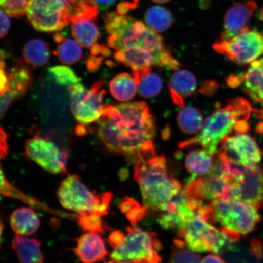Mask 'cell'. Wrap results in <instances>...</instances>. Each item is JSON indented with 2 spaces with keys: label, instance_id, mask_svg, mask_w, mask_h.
<instances>
[{
  "label": "cell",
  "instance_id": "cell-1",
  "mask_svg": "<svg viewBox=\"0 0 263 263\" xmlns=\"http://www.w3.org/2000/svg\"><path fill=\"white\" fill-rule=\"evenodd\" d=\"M98 134L108 150L137 163L155 155V125L145 102L105 107Z\"/></svg>",
  "mask_w": 263,
  "mask_h": 263
},
{
  "label": "cell",
  "instance_id": "cell-2",
  "mask_svg": "<svg viewBox=\"0 0 263 263\" xmlns=\"http://www.w3.org/2000/svg\"><path fill=\"white\" fill-rule=\"evenodd\" d=\"M104 25L108 46L118 62L133 70L153 66L178 70L180 63L164 47L162 38L142 22L112 12L105 16Z\"/></svg>",
  "mask_w": 263,
  "mask_h": 263
},
{
  "label": "cell",
  "instance_id": "cell-3",
  "mask_svg": "<svg viewBox=\"0 0 263 263\" xmlns=\"http://www.w3.org/2000/svg\"><path fill=\"white\" fill-rule=\"evenodd\" d=\"M134 179L140 186L144 205L155 211L165 210L182 190L178 181L170 175L165 157L156 154L136 163Z\"/></svg>",
  "mask_w": 263,
  "mask_h": 263
},
{
  "label": "cell",
  "instance_id": "cell-4",
  "mask_svg": "<svg viewBox=\"0 0 263 263\" xmlns=\"http://www.w3.org/2000/svg\"><path fill=\"white\" fill-rule=\"evenodd\" d=\"M252 111L251 105L245 99L230 100L224 107L214 111L206 118L196 137L181 143L180 147L185 149L201 146L214 156L222 141L235 130L236 124L248 121Z\"/></svg>",
  "mask_w": 263,
  "mask_h": 263
},
{
  "label": "cell",
  "instance_id": "cell-5",
  "mask_svg": "<svg viewBox=\"0 0 263 263\" xmlns=\"http://www.w3.org/2000/svg\"><path fill=\"white\" fill-rule=\"evenodd\" d=\"M108 240L114 248L110 262H158L162 260L159 255L162 246L156 233L133 226L128 228L126 235L115 231Z\"/></svg>",
  "mask_w": 263,
  "mask_h": 263
},
{
  "label": "cell",
  "instance_id": "cell-6",
  "mask_svg": "<svg viewBox=\"0 0 263 263\" xmlns=\"http://www.w3.org/2000/svg\"><path fill=\"white\" fill-rule=\"evenodd\" d=\"M59 202L65 209L78 215H106L112 197L110 192L97 193L88 189L77 175L69 174L57 192Z\"/></svg>",
  "mask_w": 263,
  "mask_h": 263
},
{
  "label": "cell",
  "instance_id": "cell-7",
  "mask_svg": "<svg viewBox=\"0 0 263 263\" xmlns=\"http://www.w3.org/2000/svg\"><path fill=\"white\" fill-rule=\"evenodd\" d=\"M82 0H29L26 14L36 30L53 32L70 24Z\"/></svg>",
  "mask_w": 263,
  "mask_h": 263
},
{
  "label": "cell",
  "instance_id": "cell-8",
  "mask_svg": "<svg viewBox=\"0 0 263 263\" xmlns=\"http://www.w3.org/2000/svg\"><path fill=\"white\" fill-rule=\"evenodd\" d=\"M206 210V206L203 205L197 209L193 218L179 232L178 236L194 252H212L218 254L228 243L233 242L224 230L210 224Z\"/></svg>",
  "mask_w": 263,
  "mask_h": 263
},
{
  "label": "cell",
  "instance_id": "cell-9",
  "mask_svg": "<svg viewBox=\"0 0 263 263\" xmlns=\"http://www.w3.org/2000/svg\"><path fill=\"white\" fill-rule=\"evenodd\" d=\"M211 222H219L224 228L238 234L254 231L261 220L255 206L235 198H219L209 204Z\"/></svg>",
  "mask_w": 263,
  "mask_h": 263
},
{
  "label": "cell",
  "instance_id": "cell-10",
  "mask_svg": "<svg viewBox=\"0 0 263 263\" xmlns=\"http://www.w3.org/2000/svg\"><path fill=\"white\" fill-rule=\"evenodd\" d=\"M104 82H95L90 89L80 83L68 90L71 96V107L75 119L81 124H90L100 120L103 114V103L106 90Z\"/></svg>",
  "mask_w": 263,
  "mask_h": 263
},
{
  "label": "cell",
  "instance_id": "cell-11",
  "mask_svg": "<svg viewBox=\"0 0 263 263\" xmlns=\"http://www.w3.org/2000/svg\"><path fill=\"white\" fill-rule=\"evenodd\" d=\"M213 48L236 64H251L263 55V35L248 29L228 40L216 42Z\"/></svg>",
  "mask_w": 263,
  "mask_h": 263
},
{
  "label": "cell",
  "instance_id": "cell-12",
  "mask_svg": "<svg viewBox=\"0 0 263 263\" xmlns=\"http://www.w3.org/2000/svg\"><path fill=\"white\" fill-rule=\"evenodd\" d=\"M25 156L47 172L54 174L67 173L68 154L57 144L40 135L26 140Z\"/></svg>",
  "mask_w": 263,
  "mask_h": 263
},
{
  "label": "cell",
  "instance_id": "cell-13",
  "mask_svg": "<svg viewBox=\"0 0 263 263\" xmlns=\"http://www.w3.org/2000/svg\"><path fill=\"white\" fill-rule=\"evenodd\" d=\"M230 198L251 203L263 208V166H245L242 172L231 180Z\"/></svg>",
  "mask_w": 263,
  "mask_h": 263
},
{
  "label": "cell",
  "instance_id": "cell-14",
  "mask_svg": "<svg viewBox=\"0 0 263 263\" xmlns=\"http://www.w3.org/2000/svg\"><path fill=\"white\" fill-rule=\"evenodd\" d=\"M219 149V158L233 161L245 166L260 163L262 153L255 140L246 133L228 136Z\"/></svg>",
  "mask_w": 263,
  "mask_h": 263
},
{
  "label": "cell",
  "instance_id": "cell-15",
  "mask_svg": "<svg viewBox=\"0 0 263 263\" xmlns=\"http://www.w3.org/2000/svg\"><path fill=\"white\" fill-rule=\"evenodd\" d=\"M197 209L182 190L167 208L160 212L157 221L164 229L180 232L193 218Z\"/></svg>",
  "mask_w": 263,
  "mask_h": 263
},
{
  "label": "cell",
  "instance_id": "cell-16",
  "mask_svg": "<svg viewBox=\"0 0 263 263\" xmlns=\"http://www.w3.org/2000/svg\"><path fill=\"white\" fill-rule=\"evenodd\" d=\"M257 4L253 0L235 3L226 13L221 40H228L239 33L248 30V25L254 15Z\"/></svg>",
  "mask_w": 263,
  "mask_h": 263
},
{
  "label": "cell",
  "instance_id": "cell-17",
  "mask_svg": "<svg viewBox=\"0 0 263 263\" xmlns=\"http://www.w3.org/2000/svg\"><path fill=\"white\" fill-rule=\"evenodd\" d=\"M74 252L81 261L87 263L104 261L108 254L103 239L93 232L85 233L77 239Z\"/></svg>",
  "mask_w": 263,
  "mask_h": 263
},
{
  "label": "cell",
  "instance_id": "cell-18",
  "mask_svg": "<svg viewBox=\"0 0 263 263\" xmlns=\"http://www.w3.org/2000/svg\"><path fill=\"white\" fill-rule=\"evenodd\" d=\"M196 87V79L191 72L183 70L176 71L170 81L171 97L174 103L180 107H184L185 98L194 93Z\"/></svg>",
  "mask_w": 263,
  "mask_h": 263
},
{
  "label": "cell",
  "instance_id": "cell-19",
  "mask_svg": "<svg viewBox=\"0 0 263 263\" xmlns=\"http://www.w3.org/2000/svg\"><path fill=\"white\" fill-rule=\"evenodd\" d=\"M41 245L37 239L16 234L12 240L11 247L17 255L20 262L42 263L44 261V256Z\"/></svg>",
  "mask_w": 263,
  "mask_h": 263
},
{
  "label": "cell",
  "instance_id": "cell-20",
  "mask_svg": "<svg viewBox=\"0 0 263 263\" xmlns=\"http://www.w3.org/2000/svg\"><path fill=\"white\" fill-rule=\"evenodd\" d=\"M244 89L255 102L263 101V58L252 62L242 78Z\"/></svg>",
  "mask_w": 263,
  "mask_h": 263
},
{
  "label": "cell",
  "instance_id": "cell-21",
  "mask_svg": "<svg viewBox=\"0 0 263 263\" xmlns=\"http://www.w3.org/2000/svg\"><path fill=\"white\" fill-rule=\"evenodd\" d=\"M8 75L9 92L15 99L24 97L34 82L31 70L27 66L20 62L10 69Z\"/></svg>",
  "mask_w": 263,
  "mask_h": 263
},
{
  "label": "cell",
  "instance_id": "cell-22",
  "mask_svg": "<svg viewBox=\"0 0 263 263\" xmlns=\"http://www.w3.org/2000/svg\"><path fill=\"white\" fill-rule=\"evenodd\" d=\"M10 223L16 234L28 236L34 234L40 226V219L34 210L22 207L12 213Z\"/></svg>",
  "mask_w": 263,
  "mask_h": 263
},
{
  "label": "cell",
  "instance_id": "cell-23",
  "mask_svg": "<svg viewBox=\"0 0 263 263\" xmlns=\"http://www.w3.org/2000/svg\"><path fill=\"white\" fill-rule=\"evenodd\" d=\"M133 74L140 96L152 98L162 91V81L159 76L151 71V67L133 70Z\"/></svg>",
  "mask_w": 263,
  "mask_h": 263
},
{
  "label": "cell",
  "instance_id": "cell-24",
  "mask_svg": "<svg viewBox=\"0 0 263 263\" xmlns=\"http://www.w3.org/2000/svg\"><path fill=\"white\" fill-rule=\"evenodd\" d=\"M211 154L205 149L191 151L185 159L186 168L192 174V179H195L197 176L208 175L212 172L215 165Z\"/></svg>",
  "mask_w": 263,
  "mask_h": 263
},
{
  "label": "cell",
  "instance_id": "cell-25",
  "mask_svg": "<svg viewBox=\"0 0 263 263\" xmlns=\"http://www.w3.org/2000/svg\"><path fill=\"white\" fill-rule=\"evenodd\" d=\"M72 23V34L81 47L91 48L97 44L100 37V31L93 21L80 19Z\"/></svg>",
  "mask_w": 263,
  "mask_h": 263
},
{
  "label": "cell",
  "instance_id": "cell-26",
  "mask_svg": "<svg viewBox=\"0 0 263 263\" xmlns=\"http://www.w3.org/2000/svg\"><path fill=\"white\" fill-rule=\"evenodd\" d=\"M51 51L47 42L40 39L29 41L23 49V57L26 63L32 67H43L48 63Z\"/></svg>",
  "mask_w": 263,
  "mask_h": 263
},
{
  "label": "cell",
  "instance_id": "cell-27",
  "mask_svg": "<svg viewBox=\"0 0 263 263\" xmlns=\"http://www.w3.org/2000/svg\"><path fill=\"white\" fill-rule=\"evenodd\" d=\"M54 41L58 44L55 54L62 63L73 65L80 61L82 49L81 45L77 41L66 38L61 34H55Z\"/></svg>",
  "mask_w": 263,
  "mask_h": 263
},
{
  "label": "cell",
  "instance_id": "cell-28",
  "mask_svg": "<svg viewBox=\"0 0 263 263\" xmlns=\"http://www.w3.org/2000/svg\"><path fill=\"white\" fill-rule=\"evenodd\" d=\"M109 88L111 95L120 101L132 100L137 91V85L134 77L128 73L117 75L110 81Z\"/></svg>",
  "mask_w": 263,
  "mask_h": 263
},
{
  "label": "cell",
  "instance_id": "cell-29",
  "mask_svg": "<svg viewBox=\"0 0 263 263\" xmlns=\"http://www.w3.org/2000/svg\"><path fill=\"white\" fill-rule=\"evenodd\" d=\"M177 123L181 130L187 134H197L203 126V117L196 108H183L177 116Z\"/></svg>",
  "mask_w": 263,
  "mask_h": 263
},
{
  "label": "cell",
  "instance_id": "cell-30",
  "mask_svg": "<svg viewBox=\"0 0 263 263\" xmlns=\"http://www.w3.org/2000/svg\"><path fill=\"white\" fill-rule=\"evenodd\" d=\"M145 21L153 30L156 32H163L172 25L173 17L169 10L162 6H154L147 10Z\"/></svg>",
  "mask_w": 263,
  "mask_h": 263
},
{
  "label": "cell",
  "instance_id": "cell-31",
  "mask_svg": "<svg viewBox=\"0 0 263 263\" xmlns=\"http://www.w3.org/2000/svg\"><path fill=\"white\" fill-rule=\"evenodd\" d=\"M0 195L18 199L35 208L42 209L44 207V205L38 202L37 200L25 195L11 185L6 179L1 165H0Z\"/></svg>",
  "mask_w": 263,
  "mask_h": 263
},
{
  "label": "cell",
  "instance_id": "cell-32",
  "mask_svg": "<svg viewBox=\"0 0 263 263\" xmlns=\"http://www.w3.org/2000/svg\"><path fill=\"white\" fill-rule=\"evenodd\" d=\"M49 75L55 83L70 89L76 85L81 83V79L73 70L66 66H55L49 68Z\"/></svg>",
  "mask_w": 263,
  "mask_h": 263
},
{
  "label": "cell",
  "instance_id": "cell-33",
  "mask_svg": "<svg viewBox=\"0 0 263 263\" xmlns=\"http://www.w3.org/2000/svg\"><path fill=\"white\" fill-rule=\"evenodd\" d=\"M186 246L185 242L181 239L174 240L170 261L172 262H201V256L192 251L188 247L186 248Z\"/></svg>",
  "mask_w": 263,
  "mask_h": 263
},
{
  "label": "cell",
  "instance_id": "cell-34",
  "mask_svg": "<svg viewBox=\"0 0 263 263\" xmlns=\"http://www.w3.org/2000/svg\"><path fill=\"white\" fill-rule=\"evenodd\" d=\"M29 0H0V8L11 17L18 18L26 14Z\"/></svg>",
  "mask_w": 263,
  "mask_h": 263
},
{
  "label": "cell",
  "instance_id": "cell-35",
  "mask_svg": "<svg viewBox=\"0 0 263 263\" xmlns=\"http://www.w3.org/2000/svg\"><path fill=\"white\" fill-rule=\"evenodd\" d=\"M78 221L81 228L89 232L101 234L105 228L101 220V216L97 215H79Z\"/></svg>",
  "mask_w": 263,
  "mask_h": 263
},
{
  "label": "cell",
  "instance_id": "cell-36",
  "mask_svg": "<svg viewBox=\"0 0 263 263\" xmlns=\"http://www.w3.org/2000/svg\"><path fill=\"white\" fill-rule=\"evenodd\" d=\"M9 91V78L8 72L6 71L5 62L0 60V95H5Z\"/></svg>",
  "mask_w": 263,
  "mask_h": 263
},
{
  "label": "cell",
  "instance_id": "cell-37",
  "mask_svg": "<svg viewBox=\"0 0 263 263\" xmlns=\"http://www.w3.org/2000/svg\"><path fill=\"white\" fill-rule=\"evenodd\" d=\"M9 16L4 10L0 8V38L4 37L9 31L11 27Z\"/></svg>",
  "mask_w": 263,
  "mask_h": 263
},
{
  "label": "cell",
  "instance_id": "cell-38",
  "mask_svg": "<svg viewBox=\"0 0 263 263\" xmlns=\"http://www.w3.org/2000/svg\"><path fill=\"white\" fill-rule=\"evenodd\" d=\"M14 99L9 91L5 95H0V119L4 116Z\"/></svg>",
  "mask_w": 263,
  "mask_h": 263
},
{
  "label": "cell",
  "instance_id": "cell-39",
  "mask_svg": "<svg viewBox=\"0 0 263 263\" xmlns=\"http://www.w3.org/2000/svg\"><path fill=\"white\" fill-rule=\"evenodd\" d=\"M7 138L5 131L0 127V160L7 155L8 153Z\"/></svg>",
  "mask_w": 263,
  "mask_h": 263
},
{
  "label": "cell",
  "instance_id": "cell-40",
  "mask_svg": "<svg viewBox=\"0 0 263 263\" xmlns=\"http://www.w3.org/2000/svg\"><path fill=\"white\" fill-rule=\"evenodd\" d=\"M95 4L98 6V9L107 10L112 6L117 0H93Z\"/></svg>",
  "mask_w": 263,
  "mask_h": 263
},
{
  "label": "cell",
  "instance_id": "cell-41",
  "mask_svg": "<svg viewBox=\"0 0 263 263\" xmlns=\"http://www.w3.org/2000/svg\"><path fill=\"white\" fill-rule=\"evenodd\" d=\"M252 250L256 257L259 258L262 256L263 247L261 243L259 242L258 240L253 241L252 243Z\"/></svg>",
  "mask_w": 263,
  "mask_h": 263
},
{
  "label": "cell",
  "instance_id": "cell-42",
  "mask_svg": "<svg viewBox=\"0 0 263 263\" xmlns=\"http://www.w3.org/2000/svg\"><path fill=\"white\" fill-rule=\"evenodd\" d=\"M202 262H224L225 261L216 255H209L203 258L201 261Z\"/></svg>",
  "mask_w": 263,
  "mask_h": 263
},
{
  "label": "cell",
  "instance_id": "cell-43",
  "mask_svg": "<svg viewBox=\"0 0 263 263\" xmlns=\"http://www.w3.org/2000/svg\"><path fill=\"white\" fill-rule=\"evenodd\" d=\"M239 82L238 78L235 77H230L228 81L230 86L234 88L238 86Z\"/></svg>",
  "mask_w": 263,
  "mask_h": 263
},
{
  "label": "cell",
  "instance_id": "cell-44",
  "mask_svg": "<svg viewBox=\"0 0 263 263\" xmlns=\"http://www.w3.org/2000/svg\"><path fill=\"white\" fill-rule=\"evenodd\" d=\"M262 108L260 110H253L255 111V114H256V116L259 117V118H261V119L263 120V101L262 102Z\"/></svg>",
  "mask_w": 263,
  "mask_h": 263
},
{
  "label": "cell",
  "instance_id": "cell-45",
  "mask_svg": "<svg viewBox=\"0 0 263 263\" xmlns=\"http://www.w3.org/2000/svg\"><path fill=\"white\" fill-rule=\"evenodd\" d=\"M5 225L4 223L0 221V246H1V240L3 234V230H4Z\"/></svg>",
  "mask_w": 263,
  "mask_h": 263
},
{
  "label": "cell",
  "instance_id": "cell-46",
  "mask_svg": "<svg viewBox=\"0 0 263 263\" xmlns=\"http://www.w3.org/2000/svg\"><path fill=\"white\" fill-rule=\"evenodd\" d=\"M153 2L158 3V4H163L171 1V0H152Z\"/></svg>",
  "mask_w": 263,
  "mask_h": 263
},
{
  "label": "cell",
  "instance_id": "cell-47",
  "mask_svg": "<svg viewBox=\"0 0 263 263\" xmlns=\"http://www.w3.org/2000/svg\"><path fill=\"white\" fill-rule=\"evenodd\" d=\"M1 200H2V197H1V195H0V201H1Z\"/></svg>",
  "mask_w": 263,
  "mask_h": 263
}]
</instances>
